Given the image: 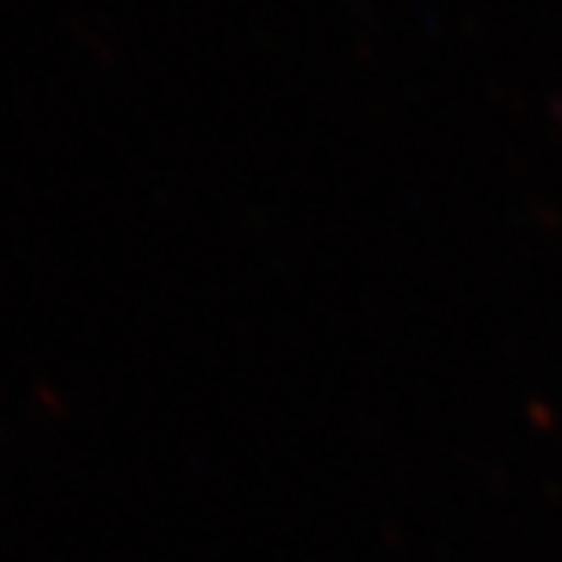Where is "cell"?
I'll return each mask as SVG.
<instances>
[]
</instances>
